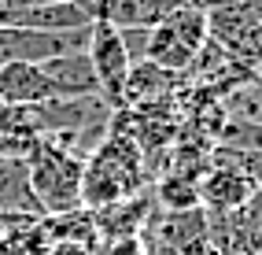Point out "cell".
I'll return each instance as SVG.
<instances>
[{"mask_svg":"<svg viewBox=\"0 0 262 255\" xmlns=\"http://www.w3.org/2000/svg\"><path fill=\"white\" fill-rule=\"evenodd\" d=\"M148 163L141 156V148L133 144V137L126 130L115 126L111 118V133L103 137V144L85 159V174H81V207L96 211L107 203L129 200L148 193Z\"/></svg>","mask_w":262,"mask_h":255,"instance_id":"obj_1","label":"cell"},{"mask_svg":"<svg viewBox=\"0 0 262 255\" xmlns=\"http://www.w3.org/2000/svg\"><path fill=\"white\" fill-rule=\"evenodd\" d=\"M26 163H30V189L45 218L81 211V174L85 163L67 156L52 141H30L26 144Z\"/></svg>","mask_w":262,"mask_h":255,"instance_id":"obj_2","label":"cell"},{"mask_svg":"<svg viewBox=\"0 0 262 255\" xmlns=\"http://www.w3.org/2000/svg\"><path fill=\"white\" fill-rule=\"evenodd\" d=\"M85 56H89V63H93V74H96V85H100V100L115 115L126 111L122 108V89H126L129 59H126V48H122V41H118V30L107 26V23H93Z\"/></svg>","mask_w":262,"mask_h":255,"instance_id":"obj_3","label":"cell"},{"mask_svg":"<svg viewBox=\"0 0 262 255\" xmlns=\"http://www.w3.org/2000/svg\"><path fill=\"white\" fill-rule=\"evenodd\" d=\"M89 215H93L96 244L103 248V244H111V241H122V237H141L144 226L151 222V215H155V196L151 193H141V196L107 203V207H96Z\"/></svg>","mask_w":262,"mask_h":255,"instance_id":"obj_4","label":"cell"},{"mask_svg":"<svg viewBox=\"0 0 262 255\" xmlns=\"http://www.w3.org/2000/svg\"><path fill=\"white\" fill-rule=\"evenodd\" d=\"M258 189V181L248 178L236 166H211L200 181V207H211L214 215H233L248 203Z\"/></svg>","mask_w":262,"mask_h":255,"instance_id":"obj_5","label":"cell"},{"mask_svg":"<svg viewBox=\"0 0 262 255\" xmlns=\"http://www.w3.org/2000/svg\"><path fill=\"white\" fill-rule=\"evenodd\" d=\"M59 100L41 63H8L0 67V108H26Z\"/></svg>","mask_w":262,"mask_h":255,"instance_id":"obj_6","label":"cell"},{"mask_svg":"<svg viewBox=\"0 0 262 255\" xmlns=\"http://www.w3.org/2000/svg\"><path fill=\"white\" fill-rule=\"evenodd\" d=\"M41 71L48 74L52 89L59 100H85V96H100V85L93 74V63L85 52H71V56H56L41 63Z\"/></svg>","mask_w":262,"mask_h":255,"instance_id":"obj_7","label":"cell"},{"mask_svg":"<svg viewBox=\"0 0 262 255\" xmlns=\"http://www.w3.org/2000/svg\"><path fill=\"white\" fill-rule=\"evenodd\" d=\"M0 215H30L45 218L30 189V163L26 156H0Z\"/></svg>","mask_w":262,"mask_h":255,"instance_id":"obj_8","label":"cell"},{"mask_svg":"<svg viewBox=\"0 0 262 255\" xmlns=\"http://www.w3.org/2000/svg\"><path fill=\"white\" fill-rule=\"evenodd\" d=\"M196 52H200V48L188 45L166 19H163L159 26H151V37H148V63L163 67V71H170V74H181V71H188V67H192Z\"/></svg>","mask_w":262,"mask_h":255,"instance_id":"obj_9","label":"cell"},{"mask_svg":"<svg viewBox=\"0 0 262 255\" xmlns=\"http://www.w3.org/2000/svg\"><path fill=\"white\" fill-rule=\"evenodd\" d=\"M178 74H170L163 71V67H155V63H133L129 67V74H126V89H122V108H141V104H155Z\"/></svg>","mask_w":262,"mask_h":255,"instance_id":"obj_10","label":"cell"},{"mask_svg":"<svg viewBox=\"0 0 262 255\" xmlns=\"http://www.w3.org/2000/svg\"><path fill=\"white\" fill-rule=\"evenodd\" d=\"M151 196H155V207L163 211H192L200 207V181H192L185 174H166Z\"/></svg>","mask_w":262,"mask_h":255,"instance_id":"obj_11","label":"cell"},{"mask_svg":"<svg viewBox=\"0 0 262 255\" xmlns=\"http://www.w3.org/2000/svg\"><path fill=\"white\" fill-rule=\"evenodd\" d=\"M148 37H151V30H148V26L118 30V41H122V48H126V59H129V67L148 59Z\"/></svg>","mask_w":262,"mask_h":255,"instance_id":"obj_12","label":"cell"},{"mask_svg":"<svg viewBox=\"0 0 262 255\" xmlns=\"http://www.w3.org/2000/svg\"><path fill=\"white\" fill-rule=\"evenodd\" d=\"M96 255H148V248H144V237H122V241L103 244Z\"/></svg>","mask_w":262,"mask_h":255,"instance_id":"obj_13","label":"cell"},{"mask_svg":"<svg viewBox=\"0 0 262 255\" xmlns=\"http://www.w3.org/2000/svg\"><path fill=\"white\" fill-rule=\"evenodd\" d=\"M155 4H163L166 11H181V8H200V11H207L214 0H155Z\"/></svg>","mask_w":262,"mask_h":255,"instance_id":"obj_14","label":"cell"},{"mask_svg":"<svg viewBox=\"0 0 262 255\" xmlns=\"http://www.w3.org/2000/svg\"><path fill=\"white\" fill-rule=\"evenodd\" d=\"M233 8H240L244 15H248V19H255L258 26H262V0H229Z\"/></svg>","mask_w":262,"mask_h":255,"instance_id":"obj_15","label":"cell"},{"mask_svg":"<svg viewBox=\"0 0 262 255\" xmlns=\"http://www.w3.org/2000/svg\"><path fill=\"white\" fill-rule=\"evenodd\" d=\"M45 255H96V251L85 248V244H52Z\"/></svg>","mask_w":262,"mask_h":255,"instance_id":"obj_16","label":"cell"},{"mask_svg":"<svg viewBox=\"0 0 262 255\" xmlns=\"http://www.w3.org/2000/svg\"><path fill=\"white\" fill-rule=\"evenodd\" d=\"M45 4H74V0H0V8H45Z\"/></svg>","mask_w":262,"mask_h":255,"instance_id":"obj_17","label":"cell"},{"mask_svg":"<svg viewBox=\"0 0 262 255\" xmlns=\"http://www.w3.org/2000/svg\"><path fill=\"white\" fill-rule=\"evenodd\" d=\"M255 81H258V85H262V67H258V71H255Z\"/></svg>","mask_w":262,"mask_h":255,"instance_id":"obj_18","label":"cell"}]
</instances>
